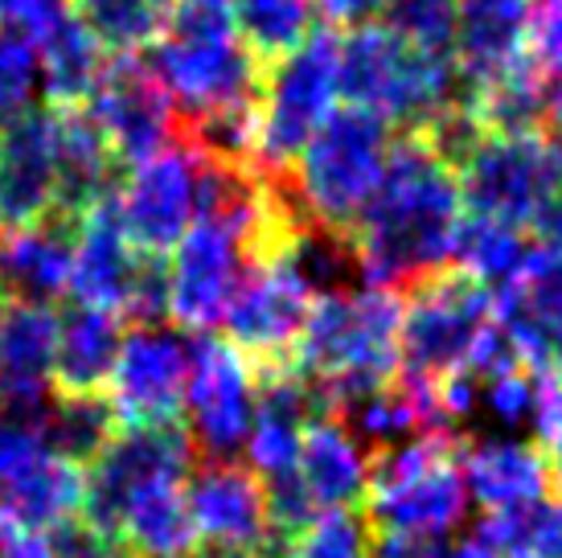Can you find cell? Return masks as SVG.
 Wrapping results in <instances>:
<instances>
[{"label": "cell", "instance_id": "1", "mask_svg": "<svg viewBox=\"0 0 562 558\" xmlns=\"http://www.w3.org/2000/svg\"><path fill=\"white\" fill-rule=\"evenodd\" d=\"M464 217L456 172L415 132H398L374 198L353 222L366 283L406 292L452 267V238Z\"/></svg>", "mask_w": 562, "mask_h": 558}, {"label": "cell", "instance_id": "2", "mask_svg": "<svg viewBox=\"0 0 562 558\" xmlns=\"http://www.w3.org/2000/svg\"><path fill=\"white\" fill-rule=\"evenodd\" d=\"M337 99L382 115L398 136L427 127L456 103H472V82L452 54L406 46L386 25H361L337 37Z\"/></svg>", "mask_w": 562, "mask_h": 558}, {"label": "cell", "instance_id": "3", "mask_svg": "<svg viewBox=\"0 0 562 558\" xmlns=\"http://www.w3.org/2000/svg\"><path fill=\"white\" fill-rule=\"evenodd\" d=\"M398 321L403 292L358 283L349 292L321 295L296 342V366L321 378L337 399L398 378ZM337 418V415H333Z\"/></svg>", "mask_w": 562, "mask_h": 558}, {"label": "cell", "instance_id": "4", "mask_svg": "<svg viewBox=\"0 0 562 558\" xmlns=\"http://www.w3.org/2000/svg\"><path fill=\"white\" fill-rule=\"evenodd\" d=\"M460 435H415L370 451L366 517L382 534L443 538L469 517V484L460 468Z\"/></svg>", "mask_w": 562, "mask_h": 558}, {"label": "cell", "instance_id": "5", "mask_svg": "<svg viewBox=\"0 0 562 558\" xmlns=\"http://www.w3.org/2000/svg\"><path fill=\"white\" fill-rule=\"evenodd\" d=\"M391 144L394 127L382 115L361 108H333L292 169V189L304 217L316 226L353 231V222L386 172Z\"/></svg>", "mask_w": 562, "mask_h": 558}, {"label": "cell", "instance_id": "6", "mask_svg": "<svg viewBox=\"0 0 562 558\" xmlns=\"http://www.w3.org/2000/svg\"><path fill=\"white\" fill-rule=\"evenodd\" d=\"M493 328V292L464 271H439L403 292L398 321V373L439 387L469 370L476 345Z\"/></svg>", "mask_w": 562, "mask_h": 558}, {"label": "cell", "instance_id": "7", "mask_svg": "<svg viewBox=\"0 0 562 558\" xmlns=\"http://www.w3.org/2000/svg\"><path fill=\"white\" fill-rule=\"evenodd\" d=\"M337 108V33L313 37L288 58L267 66L255 132V169L267 177H292L304 144Z\"/></svg>", "mask_w": 562, "mask_h": 558}, {"label": "cell", "instance_id": "8", "mask_svg": "<svg viewBox=\"0 0 562 558\" xmlns=\"http://www.w3.org/2000/svg\"><path fill=\"white\" fill-rule=\"evenodd\" d=\"M193 435L181 418L169 423H124L108 448L82 468L79 517L120 546L127 501L157 481H186L193 472Z\"/></svg>", "mask_w": 562, "mask_h": 558}, {"label": "cell", "instance_id": "9", "mask_svg": "<svg viewBox=\"0 0 562 558\" xmlns=\"http://www.w3.org/2000/svg\"><path fill=\"white\" fill-rule=\"evenodd\" d=\"M148 66L169 91L177 120H202L226 108H247L263 94L267 66L235 37H172L148 46Z\"/></svg>", "mask_w": 562, "mask_h": 558}, {"label": "cell", "instance_id": "10", "mask_svg": "<svg viewBox=\"0 0 562 558\" xmlns=\"http://www.w3.org/2000/svg\"><path fill=\"white\" fill-rule=\"evenodd\" d=\"M562 177V156L550 136H484L456 169L464 214L497 217L530 231Z\"/></svg>", "mask_w": 562, "mask_h": 558}, {"label": "cell", "instance_id": "11", "mask_svg": "<svg viewBox=\"0 0 562 558\" xmlns=\"http://www.w3.org/2000/svg\"><path fill=\"white\" fill-rule=\"evenodd\" d=\"M186 411L193 448L205 460H235L247 448L255 418V370L235 345H226L214 333H186Z\"/></svg>", "mask_w": 562, "mask_h": 558}, {"label": "cell", "instance_id": "12", "mask_svg": "<svg viewBox=\"0 0 562 558\" xmlns=\"http://www.w3.org/2000/svg\"><path fill=\"white\" fill-rule=\"evenodd\" d=\"M87 111L124 169H136L177 144V108L140 54L111 58Z\"/></svg>", "mask_w": 562, "mask_h": 558}, {"label": "cell", "instance_id": "13", "mask_svg": "<svg viewBox=\"0 0 562 558\" xmlns=\"http://www.w3.org/2000/svg\"><path fill=\"white\" fill-rule=\"evenodd\" d=\"M115 214L124 238L140 255H169L198 214V156L172 144L160 156L124 172L115 193Z\"/></svg>", "mask_w": 562, "mask_h": 558}, {"label": "cell", "instance_id": "14", "mask_svg": "<svg viewBox=\"0 0 562 558\" xmlns=\"http://www.w3.org/2000/svg\"><path fill=\"white\" fill-rule=\"evenodd\" d=\"M313 312V292L283 264L250 267L222 312V342L235 345L250 370L296 357V342Z\"/></svg>", "mask_w": 562, "mask_h": 558}, {"label": "cell", "instance_id": "15", "mask_svg": "<svg viewBox=\"0 0 562 558\" xmlns=\"http://www.w3.org/2000/svg\"><path fill=\"white\" fill-rule=\"evenodd\" d=\"M250 267L255 264L247 247L226 226L193 217L186 238L169 255V321H177L181 333H210L222 325V312Z\"/></svg>", "mask_w": 562, "mask_h": 558}, {"label": "cell", "instance_id": "16", "mask_svg": "<svg viewBox=\"0 0 562 558\" xmlns=\"http://www.w3.org/2000/svg\"><path fill=\"white\" fill-rule=\"evenodd\" d=\"M58 205V115L25 108L0 124V234L33 226Z\"/></svg>", "mask_w": 562, "mask_h": 558}, {"label": "cell", "instance_id": "17", "mask_svg": "<svg viewBox=\"0 0 562 558\" xmlns=\"http://www.w3.org/2000/svg\"><path fill=\"white\" fill-rule=\"evenodd\" d=\"M189 337L165 328L124 333L108 399L120 423H169L186 415Z\"/></svg>", "mask_w": 562, "mask_h": 558}, {"label": "cell", "instance_id": "18", "mask_svg": "<svg viewBox=\"0 0 562 558\" xmlns=\"http://www.w3.org/2000/svg\"><path fill=\"white\" fill-rule=\"evenodd\" d=\"M186 501L205 546L255 550L267 538L263 477L238 460H202L186 477Z\"/></svg>", "mask_w": 562, "mask_h": 558}, {"label": "cell", "instance_id": "19", "mask_svg": "<svg viewBox=\"0 0 562 558\" xmlns=\"http://www.w3.org/2000/svg\"><path fill=\"white\" fill-rule=\"evenodd\" d=\"M493 321L533 373L562 378V259L538 247V259L514 288L493 295Z\"/></svg>", "mask_w": 562, "mask_h": 558}, {"label": "cell", "instance_id": "20", "mask_svg": "<svg viewBox=\"0 0 562 558\" xmlns=\"http://www.w3.org/2000/svg\"><path fill=\"white\" fill-rule=\"evenodd\" d=\"M82 217H70L63 210L46 214L33 226L0 234V279L4 292L21 300H58L70 288V264L79 247Z\"/></svg>", "mask_w": 562, "mask_h": 558}, {"label": "cell", "instance_id": "21", "mask_svg": "<svg viewBox=\"0 0 562 558\" xmlns=\"http://www.w3.org/2000/svg\"><path fill=\"white\" fill-rule=\"evenodd\" d=\"M533 0H460L452 63L472 87L530 54Z\"/></svg>", "mask_w": 562, "mask_h": 558}, {"label": "cell", "instance_id": "22", "mask_svg": "<svg viewBox=\"0 0 562 558\" xmlns=\"http://www.w3.org/2000/svg\"><path fill=\"white\" fill-rule=\"evenodd\" d=\"M124 345V321L108 309L70 304L58 309V349L49 390L54 394H108L115 357Z\"/></svg>", "mask_w": 562, "mask_h": 558}, {"label": "cell", "instance_id": "23", "mask_svg": "<svg viewBox=\"0 0 562 558\" xmlns=\"http://www.w3.org/2000/svg\"><path fill=\"white\" fill-rule=\"evenodd\" d=\"M460 468L469 496L484 513L514 510L550 493L547 456L530 439H464Z\"/></svg>", "mask_w": 562, "mask_h": 558}, {"label": "cell", "instance_id": "24", "mask_svg": "<svg viewBox=\"0 0 562 558\" xmlns=\"http://www.w3.org/2000/svg\"><path fill=\"white\" fill-rule=\"evenodd\" d=\"M58 115V205L70 217H87L124 186V165L111 153L91 111H54Z\"/></svg>", "mask_w": 562, "mask_h": 558}, {"label": "cell", "instance_id": "25", "mask_svg": "<svg viewBox=\"0 0 562 558\" xmlns=\"http://www.w3.org/2000/svg\"><path fill=\"white\" fill-rule=\"evenodd\" d=\"M140 250L124 238L120 214H115V198L99 202L91 214L82 217L79 247H75V264H70V288L75 304L87 309H108L120 316L127 300V283L136 271Z\"/></svg>", "mask_w": 562, "mask_h": 558}, {"label": "cell", "instance_id": "26", "mask_svg": "<svg viewBox=\"0 0 562 558\" xmlns=\"http://www.w3.org/2000/svg\"><path fill=\"white\" fill-rule=\"evenodd\" d=\"M300 481L308 484L313 501L325 510H366L370 493V451L345 432L337 418L313 423L300 439L296 456Z\"/></svg>", "mask_w": 562, "mask_h": 558}, {"label": "cell", "instance_id": "27", "mask_svg": "<svg viewBox=\"0 0 562 558\" xmlns=\"http://www.w3.org/2000/svg\"><path fill=\"white\" fill-rule=\"evenodd\" d=\"M554 78L530 54L472 87V111L488 136H547Z\"/></svg>", "mask_w": 562, "mask_h": 558}, {"label": "cell", "instance_id": "28", "mask_svg": "<svg viewBox=\"0 0 562 558\" xmlns=\"http://www.w3.org/2000/svg\"><path fill=\"white\" fill-rule=\"evenodd\" d=\"M202 546L186 501V481H157L127 501L120 526L124 558H189Z\"/></svg>", "mask_w": 562, "mask_h": 558}, {"label": "cell", "instance_id": "29", "mask_svg": "<svg viewBox=\"0 0 562 558\" xmlns=\"http://www.w3.org/2000/svg\"><path fill=\"white\" fill-rule=\"evenodd\" d=\"M538 259V243L526 226L464 214L452 238V267L497 295L514 288Z\"/></svg>", "mask_w": 562, "mask_h": 558}, {"label": "cell", "instance_id": "30", "mask_svg": "<svg viewBox=\"0 0 562 558\" xmlns=\"http://www.w3.org/2000/svg\"><path fill=\"white\" fill-rule=\"evenodd\" d=\"M0 510H9L16 522L33 529L63 526L82 510V468L46 448L13 481L0 484Z\"/></svg>", "mask_w": 562, "mask_h": 558}, {"label": "cell", "instance_id": "31", "mask_svg": "<svg viewBox=\"0 0 562 558\" xmlns=\"http://www.w3.org/2000/svg\"><path fill=\"white\" fill-rule=\"evenodd\" d=\"M37 66L46 78L49 111H82L91 103V94L99 91L103 70H108L103 49L94 46V37L75 21V13L37 42Z\"/></svg>", "mask_w": 562, "mask_h": 558}, {"label": "cell", "instance_id": "32", "mask_svg": "<svg viewBox=\"0 0 562 558\" xmlns=\"http://www.w3.org/2000/svg\"><path fill=\"white\" fill-rule=\"evenodd\" d=\"M276 264L288 267V271L313 292V300L349 292V288L366 283L353 234L333 231V226H316V222H304V226L288 238V247H283V255Z\"/></svg>", "mask_w": 562, "mask_h": 558}, {"label": "cell", "instance_id": "33", "mask_svg": "<svg viewBox=\"0 0 562 558\" xmlns=\"http://www.w3.org/2000/svg\"><path fill=\"white\" fill-rule=\"evenodd\" d=\"M120 427L124 423L108 394H54L49 390L46 415H42V444L54 456L87 468L115 439Z\"/></svg>", "mask_w": 562, "mask_h": 558}, {"label": "cell", "instance_id": "34", "mask_svg": "<svg viewBox=\"0 0 562 558\" xmlns=\"http://www.w3.org/2000/svg\"><path fill=\"white\" fill-rule=\"evenodd\" d=\"M538 411H542V373L514 366L481 378L469 439H526V432H538Z\"/></svg>", "mask_w": 562, "mask_h": 558}, {"label": "cell", "instance_id": "35", "mask_svg": "<svg viewBox=\"0 0 562 558\" xmlns=\"http://www.w3.org/2000/svg\"><path fill=\"white\" fill-rule=\"evenodd\" d=\"M66 4L75 21L94 37V46L111 58H124L157 42L169 21L172 0H66Z\"/></svg>", "mask_w": 562, "mask_h": 558}, {"label": "cell", "instance_id": "36", "mask_svg": "<svg viewBox=\"0 0 562 558\" xmlns=\"http://www.w3.org/2000/svg\"><path fill=\"white\" fill-rule=\"evenodd\" d=\"M238 42L263 66L288 58L316 30V0H231Z\"/></svg>", "mask_w": 562, "mask_h": 558}, {"label": "cell", "instance_id": "37", "mask_svg": "<svg viewBox=\"0 0 562 558\" xmlns=\"http://www.w3.org/2000/svg\"><path fill=\"white\" fill-rule=\"evenodd\" d=\"M559 501H526L514 510H493L472 529V546H481L488 558H547L550 529H554Z\"/></svg>", "mask_w": 562, "mask_h": 558}, {"label": "cell", "instance_id": "38", "mask_svg": "<svg viewBox=\"0 0 562 558\" xmlns=\"http://www.w3.org/2000/svg\"><path fill=\"white\" fill-rule=\"evenodd\" d=\"M456 13H460V0H391L382 25L406 46L427 49V54H452Z\"/></svg>", "mask_w": 562, "mask_h": 558}, {"label": "cell", "instance_id": "39", "mask_svg": "<svg viewBox=\"0 0 562 558\" xmlns=\"http://www.w3.org/2000/svg\"><path fill=\"white\" fill-rule=\"evenodd\" d=\"M374 526L361 510H325L292 546V558H370Z\"/></svg>", "mask_w": 562, "mask_h": 558}, {"label": "cell", "instance_id": "40", "mask_svg": "<svg viewBox=\"0 0 562 558\" xmlns=\"http://www.w3.org/2000/svg\"><path fill=\"white\" fill-rule=\"evenodd\" d=\"M33 75H37V46L13 25H0V124L30 108Z\"/></svg>", "mask_w": 562, "mask_h": 558}, {"label": "cell", "instance_id": "41", "mask_svg": "<svg viewBox=\"0 0 562 558\" xmlns=\"http://www.w3.org/2000/svg\"><path fill=\"white\" fill-rule=\"evenodd\" d=\"M263 493H267V526L276 529V534L300 538V534L321 517V505L313 501L308 484L300 481L296 468L276 472V477H263Z\"/></svg>", "mask_w": 562, "mask_h": 558}, {"label": "cell", "instance_id": "42", "mask_svg": "<svg viewBox=\"0 0 562 558\" xmlns=\"http://www.w3.org/2000/svg\"><path fill=\"white\" fill-rule=\"evenodd\" d=\"M533 435L542 439L550 484L562 496V378L559 373H542V411H538V432Z\"/></svg>", "mask_w": 562, "mask_h": 558}, {"label": "cell", "instance_id": "43", "mask_svg": "<svg viewBox=\"0 0 562 558\" xmlns=\"http://www.w3.org/2000/svg\"><path fill=\"white\" fill-rule=\"evenodd\" d=\"M530 58L550 78H562V0H533Z\"/></svg>", "mask_w": 562, "mask_h": 558}, {"label": "cell", "instance_id": "44", "mask_svg": "<svg viewBox=\"0 0 562 558\" xmlns=\"http://www.w3.org/2000/svg\"><path fill=\"white\" fill-rule=\"evenodd\" d=\"M42 451H46V444H42V432L33 423L0 415V484L13 481L16 472L30 460H37Z\"/></svg>", "mask_w": 562, "mask_h": 558}, {"label": "cell", "instance_id": "45", "mask_svg": "<svg viewBox=\"0 0 562 558\" xmlns=\"http://www.w3.org/2000/svg\"><path fill=\"white\" fill-rule=\"evenodd\" d=\"M49 558H124V555H120V546L108 543L82 517H70V522L49 529Z\"/></svg>", "mask_w": 562, "mask_h": 558}, {"label": "cell", "instance_id": "46", "mask_svg": "<svg viewBox=\"0 0 562 558\" xmlns=\"http://www.w3.org/2000/svg\"><path fill=\"white\" fill-rule=\"evenodd\" d=\"M391 0H316V16L325 21V30H361L374 25L378 16L386 13Z\"/></svg>", "mask_w": 562, "mask_h": 558}, {"label": "cell", "instance_id": "47", "mask_svg": "<svg viewBox=\"0 0 562 558\" xmlns=\"http://www.w3.org/2000/svg\"><path fill=\"white\" fill-rule=\"evenodd\" d=\"M452 546H443L439 538H415V534H382L374 529V546L370 558H448Z\"/></svg>", "mask_w": 562, "mask_h": 558}, {"label": "cell", "instance_id": "48", "mask_svg": "<svg viewBox=\"0 0 562 558\" xmlns=\"http://www.w3.org/2000/svg\"><path fill=\"white\" fill-rule=\"evenodd\" d=\"M554 140V136H550ZM554 148H559V156H562V144L554 140ZM530 234H533V243L542 250H554V255H562V177H559V186H554V193L547 198V205L538 210V217H533V226H530Z\"/></svg>", "mask_w": 562, "mask_h": 558}, {"label": "cell", "instance_id": "49", "mask_svg": "<svg viewBox=\"0 0 562 558\" xmlns=\"http://www.w3.org/2000/svg\"><path fill=\"white\" fill-rule=\"evenodd\" d=\"M189 558H250L247 550H235V546H198Z\"/></svg>", "mask_w": 562, "mask_h": 558}, {"label": "cell", "instance_id": "50", "mask_svg": "<svg viewBox=\"0 0 562 558\" xmlns=\"http://www.w3.org/2000/svg\"><path fill=\"white\" fill-rule=\"evenodd\" d=\"M448 558H488L481 550V546H472V543H460V546H452V555Z\"/></svg>", "mask_w": 562, "mask_h": 558}, {"label": "cell", "instance_id": "51", "mask_svg": "<svg viewBox=\"0 0 562 558\" xmlns=\"http://www.w3.org/2000/svg\"><path fill=\"white\" fill-rule=\"evenodd\" d=\"M0 295H4V279H0Z\"/></svg>", "mask_w": 562, "mask_h": 558}]
</instances>
